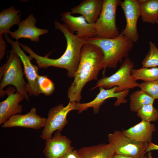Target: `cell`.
<instances>
[{
	"instance_id": "484cf974",
	"label": "cell",
	"mask_w": 158,
	"mask_h": 158,
	"mask_svg": "<svg viewBox=\"0 0 158 158\" xmlns=\"http://www.w3.org/2000/svg\"><path fill=\"white\" fill-rule=\"evenodd\" d=\"M37 84L41 93H43L46 96L51 95L55 89L53 83L46 75H39Z\"/></svg>"
},
{
	"instance_id": "2e32d148",
	"label": "cell",
	"mask_w": 158,
	"mask_h": 158,
	"mask_svg": "<svg viewBox=\"0 0 158 158\" xmlns=\"http://www.w3.org/2000/svg\"><path fill=\"white\" fill-rule=\"evenodd\" d=\"M13 89L9 90L7 98L0 102V125H2L11 116L20 114L23 110V105L19 103L24 97Z\"/></svg>"
},
{
	"instance_id": "6da1fadb",
	"label": "cell",
	"mask_w": 158,
	"mask_h": 158,
	"mask_svg": "<svg viewBox=\"0 0 158 158\" xmlns=\"http://www.w3.org/2000/svg\"><path fill=\"white\" fill-rule=\"evenodd\" d=\"M54 25L55 30H59L63 33L66 42L65 51L59 58L52 59L48 57V55L40 56L27 45L20 43V46L35 60L39 68H47L53 66L64 68L67 70L68 77L74 78L79 63L82 47L85 43V39L72 33L65 24L55 20Z\"/></svg>"
},
{
	"instance_id": "44dd1931",
	"label": "cell",
	"mask_w": 158,
	"mask_h": 158,
	"mask_svg": "<svg viewBox=\"0 0 158 158\" xmlns=\"http://www.w3.org/2000/svg\"><path fill=\"white\" fill-rule=\"evenodd\" d=\"M142 21L154 24L158 20V0H147L140 5Z\"/></svg>"
},
{
	"instance_id": "9a60e30c",
	"label": "cell",
	"mask_w": 158,
	"mask_h": 158,
	"mask_svg": "<svg viewBox=\"0 0 158 158\" xmlns=\"http://www.w3.org/2000/svg\"><path fill=\"white\" fill-rule=\"evenodd\" d=\"M37 20L33 15H30L25 19L23 20L18 25V28L14 32L10 31L9 33L16 41L21 38L30 39L31 41L39 42L40 36L48 33L47 29H40L35 25Z\"/></svg>"
},
{
	"instance_id": "3957f363",
	"label": "cell",
	"mask_w": 158,
	"mask_h": 158,
	"mask_svg": "<svg viewBox=\"0 0 158 158\" xmlns=\"http://www.w3.org/2000/svg\"><path fill=\"white\" fill-rule=\"evenodd\" d=\"M85 42L96 45L102 50L104 57L102 69L104 75L107 68H116L123 58L128 56L134 44L123 34L122 30L117 37L106 38L94 37L85 39Z\"/></svg>"
},
{
	"instance_id": "7402d4cb",
	"label": "cell",
	"mask_w": 158,
	"mask_h": 158,
	"mask_svg": "<svg viewBox=\"0 0 158 158\" xmlns=\"http://www.w3.org/2000/svg\"><path fill=\"white\" fill-rule=\"evenodd\" d=\"M130 98V109L131 111L134 112H137L145 105L153 104L155 100L150 95L141 90L132 92Z\"/></svg>"
},
{
	"instance_id": "277c9868",
	"label": "cell",
	"mask_w": 158,
	"mask_h": 158,
	"mask_svg": "<svg viewBox=\"0 0 158 158\" xmlns=\"http://www.w3.org/2000/svg\"><path fill=\"white\" fill-rule=\"evenodd\" d=\"M21 62L18 55L12 49L6 62L0 67V79L2 78L0 84L1 97L7 94L8 91L4 90V87L12 85L16 88L17 92L22 95L29 102L28 94L26 89L27 83L24 78Z\"/></svg>"
},
{
	"instance_id": "e0dca14e",
	"label": "cell",
	"mask_w": 158,
	"mask_h": 158,
	"mask_svg": "<svg viewBox=\"0 0 158 158\" xmlns=\"http://www.w3.org/2000/svg\"><path fill=\"white\" fill-rule=\"evenodd\" d=\"M103 0H84L71 9V14H78L89 23L94 24L98 18L102 9Z\"/></svg>"
},
{
	"instance_id": "7c38bea8",
	"label": "cell",
	"mask_w": 158,
	"mask_h": 158,
	"mask_svg": "<svg viewBox=\"0 0 158 158\" xmlns=\"http://www.w3.org/2000/svg\"><path fill=\"white\" fill-rule=\"evenodd\" d=\"M43 152L45 158H63L69 152L74 150L70 140L61 132L56 131L51 138L45 140Z\"/></svg>"
},
{
	"instance_id": "4fadbf2b",
	"label": "cell",
	"mask_w": 158,
	"mask_h": 158,
	"mask_svg": "<svg viewBox=\"0 0 158 158\" xmlns=\"http://www.w3.org/2000/svg\"><path fill=\"white\" fill-rule=\"evenodd\" d=\"M61 20L73 33L75 31L78 37L85 39L95 37L94 24L88 23L82 16H75L70 11L61 13Z\"/></svg>"
},
{
	"instance_id": "5b68a950",
	"label": "cell",
	"mask_w": 158,
	"mask_h": 158,
	"mask_svg": "<svg viewBox=\"0 0 158 158\" xmlns=\"http://www.w3.org/2000/svg\"><path fill=\"white\" fill-rule=\"evenodd\" d=\"M120 0H103L101 11L95 24V37L113 38L120 34L116 24V10Z\"/></svg>"
},
{
	"instance_id": "30bf717a",
	"label": "cell",
	"mask_w": 158,
	"mask_h": 158,
	"mask_svg": "<svg viewBox=\"0 0 158 158\" xmlns=\"http://www.w3.org/2000/svg\"><path fill=\"white\" fill-rule=\"evenodd\" d=\"M118 87L115 86L112 88L106 89L102 87H99V92L96 97L92 101L87 103H76V109L78 113H81L89 108L93 109L95 114L99 112L101 106L107 99L111 98H116V100L114 103V105L118 106L121 104L127 102L126 97L128 95L130 90H127L122 92H116Z\"/></svg>"
},
{
	"instance_id": "836d02e7",
	"label": "cell",
	"mask_w": 158,
	"mask_h": 158,
	"mask_svg": "<svg viewBox=\"0 0 158 158\" xmlns=\"http://www.w3.org/2000/svg\"><path fill=\"white\" fill-rule=\"evenodd\" d=\"M111 157H109V158H111V157Z\"/></svg>"
},
{
	"instance_id": "ba28073f",
	"label": "cell",
	"mask_w": 158,
	"mask_h": 158,
	"mask_svg": "<svg viewBox=\"0 0 158 158\" xmlns=\"http://www.w3.org/2000/svg\"><path fill=\"white\" fill-rule=\"evenodd\" d=\"M76 103L69 102L65 107L61 104L49 110L41 135L42 139L46 140L51 138L55 131L61 132L63 130L68 122L66 118L68 114L76 109Z\"/></svg>"
},
{
	"instance_id": "ac0fdd59",
	"label": "cell",
	"mask_w": 158,
	"mask_h": 158,
	"mask_svg": "<svg viewBox=\"0 0 158 158\" xmlns=\"http://www.w3.org/2000/svg\"><path fill=\"white\" fill-rule=\"evenodd\" d=\"M156 131L154 124L142 120L140 123L122 131L126 136L137 142L145 143L152 142V135Z\"/></svg>"
},
{
	"instance_id": "8992f818",
	"label": "cell",
	"mask_w": 158,
	"mask_h": 158,
	"mask_svg": "<svg viewBox=\"0 0 158 158\" xmlns=\"http://www.w3.org/2000/svg\"><path fill=\"white\" fill-rule=\"evenodd\" d=\"M134 66V64L130 58L128 57L126 58L115 73L98 80L91 90L98 87H102L109 89L117 86L116 92H118L138 87L139 83L131 75V71Z\"/></svg>"
},
{
	"instance_id": "d4e9b609",
	"label": "cell",
	"mask_w": 158,
	"mask_h": 158,
	"mask_svg": "<svg viewBox=\"0 0 158 158\" xmlns=\"http://www.w3.org/2000/svg\"><path fill=\"white\" fill-rule=\"evenodd\" d=\"M137 115L142 120L150 123L158 119V109L153 106V104H147L137 112Z\"/></svg>"
},
{
	"instance_id": "f1b7e54d",
	"label": "cell",
	"mask_w": 158,
	"mask_h": 158,
	"mask_svg": "<svg viewBox=\"0 0 158 158\" xmlns=\"http://www.w3.org/2000/svg\"><path fill=\"white\" fill-rule=\"evenodd\" d=\"M153 150H158V145L152 142L148 143L146 149V152L151 151Z\"/></svg>"
},
{
	"instance_id": "f546056e",
	"label": "cell",
	"mask_w": 158,
	"mask_h": 158,
	"mask_svg": "<svg viewBox=\"0 0 158 158\" xmlns=\"http://www.w3.org/2000/svg\"><path fill=\"white\" fill-rule=\"evenodd\" d=\"M111 158H133L123 155L115 153L112 156Z\"/></svg>"
},
{
	"instance_id": "8fae6325",
	"label": "cell",
	"mask_w": 158,
	"mask_h": 158,
	"mask_svg": "<svg viewBox=\"0 0 158 158\" xmlns=\"http://www.w3.org/2000/svg\"><path fill=\"white\" fill-rule=\"evenodd\" d=\"M124 12L126 21L123 34L133 43L139 39L137 29L138 19L141 16L140 5L136 0H124L120 5Z\"/></svg>"
},
{
	"instance_id": "83f0119b",
	"label": "cell",
	"mask_w": 158,
	"mask_h": 158,
	"mask_svg": "<svg viewBox=\"0 0 158 158\" xmlns=\"http://www.w3.org/2000/svg\"><path fill=\"white\" fill-rule=\"evenodd\" d=\"M63 158H80L78 150H73L67 153Z\"/></svg>"
},
{
	"instance_id": "1f68e13d",
	"label": "cell",
	"mask_w": 158,
	"mask_h": 158,
	"mask_svg": "<svg viewBox=\"0 0 158 158\" xmlns=\"http://www.w3.org/2000/svg\"><path fill=\"white\" fill-rule=\"evenodd\" d=\"M138 4L140 5H141L145 3L147 0H136Z\"/></svg>"
},
{
	"instance_id": "ffe728a7",
	"label": "cell",
	"mask_w": 158,
	"mask_h": 158,
	"mask_svg": "<svg viewBox=\"0 0 158 158\" xmlns=\"http://www.w3.org/2000/svg\"><path fill=\"white\" fill-rule=\"evenodd\" d=\"M20 10H16L14 6L5 10L0 13V39L3 38V34H9L10 28L15 25H18L21 22L22 13Z\"/></svg>"
},
{
	"instance_id": "4316f807",
	"label": "cell",
	"mask_w": 158,
	"mask_h": 158,
	"mask_svg": "<svg viewBox=\"0 0 158 158\" xmlns=\"http://www.w3.org/2000/svg\"><path fill=\"white\" fill-rule=\"evenodd\" d=\"M138 87L140 90L147 93L155 99H158V79L141 83H139Z\"/></svg>"
},
{
	"instance_id": "603a6c76",
	"label": "cell",
	"mask_w": 158,
	"mask_h": 158,
	"mask_svg": "<svg viewBox=\"0 0 158 158\" xmlns=\"http://www.w3.org/2000/svg\"><path fill=\"white\" fill-rule=\"evenodd\" d=\"M131 73L132 77L136 81L138 80H142L143 82L154 81L158 79V66L133 68Z\"/></svg>"
},
{
	"instance_id": "52a82bcc",
	"label": "cell",
	"mask_w": 158,
	"mask_h": 158,
	"mask_svg": "<svg viewBox=\"0 0 158 158\" xmlns=\"http://www.w3.org/2000/svg\"><path fill=\"white\" fill-rule=\"evenodd\" d=\"M109 143L115 153L133 158H143L146 152L147 143L136 141L126 136L122 131L115 130L108 135Z\"/></svg>"
},
{
	"instance_id": "9c48e42d",
	"label": "cell",
	"mask_w": 158,
	"mask_h": 158,
	"mask_svg": "<svg viewBox=\"0 0 158 158\" xmlns=\"http://www.w3.org/2000/svg\"><path fill=\"white\" fill-rule=\"evenodd\" d=\"M6 41L11 45L12 49L19 56L24 67V73L27 80L26 89L30 95L38 97L41 93L37 84L38 69L31 62L33 59L30 56H27L20 47L19 43L11 40L7 34L4 35Z\"/></svg>"
},
{
	"instance_id": "d6986e66",
	"label": "cell",
	"mask_w": 158,
	"mask_h": 158,
	"mask_svg": "<svg viewBox=\"0 0 158 158\" xmlns=\"http://www.w3.org/2000/svg\"><path fill=\"white\" fill-rule=\"evenodd\" d=\"M78 151L80 158H109L115 153L113 146L109 143L84 147Z\"/></svg>"
},
{
	"instance_id": "5bb4252c",
	"label": "cell",
	"mask_w": 158,
	"mask_h": 158,
	"mask_svg": "<svg viewBox=\"0 0 158 158\" xmlns=\"http://www.w3.org/2000/svg\"><path fill=\"white\" fill-rule=\"evenodd\" d=\"M45 120L46 118L37 114L36 110L33 107L25 114H18L11 116L2 125L1 127H20L37 130L44 126Z\"/></svg>"
},
{
	"instance_id": "7a4b0ae2",
	"label": "cell",
	"mask_w": 158,
	"mask_h": 158,
	"mask_svg": "<svg viewBox=\"0 0 158 158\" xmlns=\"http://www.w3.org/2000/svg\"><path fill=\"white\" fill-rule=\"evenodd\" d=\"M103 57L102 50L97 46L86 42L84 44L74 80L68 90L69 102H80L81 92L85 85L97 80L99 72L102 70Z\"/></svg>"
},
{
	"instance_id": "d6a6232c",
	"label": "cell",
	"mask_w": 158,
	"mask_h": 158,
	"mask_svg": "<svg viewBox=\"0 0 158 158\" xmlns=\"http://www.w3.org/2000/svg\"><path fill=\"white\" fill-rule=\"evenodd\" d=\"M156 24H157V25H158V20L156 23Z\"/></svg>"
},
{
	"instance_id": "cb8c5ba5",
	"label": "cell",
	"mask_w": 158,
	"mask_h": 158,
	"mask_svg": "<svg viewBox=\"0 0 158 158\" xmlns=\"http://www.w3.org/2000/svg\"><path fill=\"white\" fill-rule=\"evenodd\" d=\"M149 49L141 62L143 67L153 68L158 66V48L152 41L149 42Z\"/></svg>"
},
{
	"instance_id": "4dcf8cb0",
	"label": "cell",
	"mask_w": 158,
	"mask_h": 158,
	"mask_svg": "<svg viewBox=\"0 0 158 158\" xmlns=\"http://www.w3.org/2000/svg\"><path fill=\"white\" fill-rule=\"evenodd\" d=\"M143 158H153L151 151L148 152L147 155L145 156Z\"/></svg>"
}]
</instances>
